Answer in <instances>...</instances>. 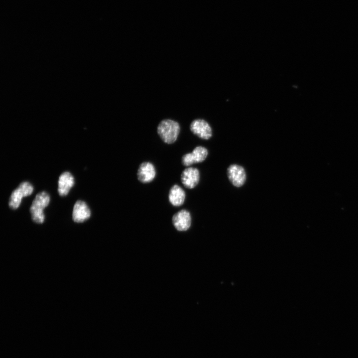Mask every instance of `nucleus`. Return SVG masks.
I'll return each instance as SVG.
<instances>
[{"mask_svg": "<svg viewBox=\"0 0 358 358\" xmlns=\"http://www.w3.org/2000/svg\"><path fill=\"white\" fill-rule=\"evenodd\" d=\"M157 133L164 142L171 144L176 141L180 132L179 123L175 120L166 119L157 126Z\"/></svg>", "mask_w": 358, "mask_h": 358, "instance_id": "obj_1", "label": "nucleus"}, {"mask_svg": "<svg viewBox=\"0 0 358 358\" xmlns=\"http://www.w3.org/2000/svg\"><path fill=\"white\" fill-rule=\"evenodd\" d=\"M50 196L45 191L38 193L33 200L30 208L32 219L37 223H42L44 220L43 209L48 205Z\"/></svg>", "mask_w": 358, "mask_h": 358, "instance_id": "obj_2", "label": "nucleus"}, {"mask_svg": "<svg viewBox=\"0 0 358 358\" xmlns=\"http://www.w3.org/2000/svg\"><path fill=\"white\" fill-rule=\"evenodd\" d=\"M33 190V187L30 182H21L11 194L8 201L9 207L12 209H17L20 204L22 198L30 195Z\"/></svg>", "mask_w": 358, "mask_h": 358, "instance_id": "obj_3", "label": "nucleus"}, {"mask_svg": "<svg viewBox=\"0 0 358 358\" xmlns=\"http://www.w3.org/2000/svg\"><path fill=\"white\" fill-rule=\"evenodd\" d=\"M208 150L202 146H197L191 153L183 155L181 158V163L184 166L189 167L193 164L203 162L208 155Z\"/></svg>", "mask_w": 358, "mask_h": 358, "instance_id": "obj_4", "label": "nucleus"}, {"mask_svg": "<svg viewBox=\"0 0 358 358\" xmlns=\"http://www.w3.org/2000/svg\"><path fill=\"white\" fill-rule=\"evenodd\" d=\"M191 132L199 138L208 140L212 136V129L209 123L201 119H195L190 124Z\"/></svg>", "mask_w": 358, "mask_h": 358, "instance_id": "obj_5", "label": "nucleus"}, {"mask_svg": "<svg viewBox=\"0 0 358 358\" xmlns=\"http://www.w3.org/2000/svg\"><path fill=\"white\" fill-rule=\"evenodd\" d=\"M200 179L199 170L195 168L188 167L181 173L180 180L183 186L188 189L194 188L198 183Z\"/></svg>", "mask_w": 358, "mask_h": 358, "instance_id": "obj_6", "label": "nucleus"}, {"mask_svg": "<svg viewBox=\"0 0 358 358\" xmlns=\"http://www.w3.org/2000/svg\"><path fill=\"white\" fill-rule=\"evenodd\" d=\"M172 223L178 231H187L190 228L191 223L190 212L185 209L179 211L173 215Z\"/></svg>", "mask_w": 358, "mask_h": 358, "instance_id": "obj_7", "label": "nucleus"}, {"mask_svg": "<svg viewBox=\"0 0 358 358\" xmlns=\"http://www.w3.org/2000/svg\"><path fill=\"white\" fill-rule=\"evenodd\" d=\"M227 176L232 184L236 187H241L246 180L244 168L238 165H230L227 169Z\"/></svg>", "mask_w": 358, "mask_h": 358, "instance_id": "obj_8", "label": "nucleus"}, {"mask_svg": "<svg viewBox=\"0 0 358 358\" xmlns=\"http://www.w3.org/2000/svg\"><path fill=\"white\" fill-rule=\"evenodd\" d=\"M156 175L155 167L152 163L149 162L142 163L140 165L137 173L138 180L144 183L152 181L155 179Z\"/></svg>", "mask_w": 358, "mask_h": 358, "instance_id": "obj_9", "label": "nucleus"}, {"mask_svg": "<svg viewBox=\"0 0 358 358\" xmlns=\"http://www.w3.org/2000/svg\"><path fill=\"white\" fill-rule=\"evenodd\" d=\"M90 211L87 204L83 201L78 200L75 203L73 211V219L78 223L83 222L90 218Z\"/></svg>", "mask_w": 358, "mask_h": 358, "instance_id": "obj_10", "label": "nucleus"}, {"mask_svg": "<svg viewBox=\"0 0 358 358\" xmlns=\"http://www.w3.org/2000/svg\"><path fill=\"white\" fill-rule=\"evenodd\" d=\"M74 184V179L69 172L63 173L58 180V191L60 196H64L68 194L70 189Z\"/></svg>", "mask_w": 358, "mask_h": 358, "instance_id": "obj_11", "label": "nucleus"}, {"mask_svg": "<svg viewBox=\"0 0 358 358\" xmlns=\"http://www.w3.org/2000/svg\"><path fill=\"white\" fill-rule=\"evenodd\" d=\"M170 203L174 206L182 205L185 199L184 190L179 185L174 184L170 188L168 195Z\"/></svg>", "mask_w": 358, "mask_h": 358, "instance_id": "obj_12", "label": "nucleus"}]
</instances>
